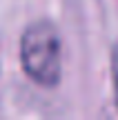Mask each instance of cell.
<instances>
[{
    "instance_id": "6da1fadb",
    "label": "cell",
    "mask_w": 118,
    "mask_h": 120,
    "mask_svg": "<svg viewBox=\"0 0 118 120\" xmlns=\"http://www.w3.org/2000/svg\"><path fill=\"white\" fill-rule=\"evenodd\" d=\"M20 64L40 87H56L62 76V42L58 29L47 20H38L25 29L20 38Z\"/></svg>"
},
{
    "instance_id": "7a4b0ae2",
    "label": "cell",
    "mask_w": 118,
    "mask_h": 120,
    "mask_svg": "<svg viewBox=\"0 0 118 120\" xmlns=\"http://www.w3.org/2000/svg\"><path fill=\"white\" fill-rule=\"evenodd\" d=\"M111 73H114V94L118 102V40L114 45V53H111Z\"/></svg>"
}]
</instances>
